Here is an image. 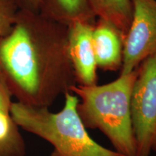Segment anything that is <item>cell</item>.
<instances>
[{
    "instance_id": "obj_1",
    "label": "cell",
    "mask_w": 156,
    "mask_h": 156,
    "mask_svg": "<svg viewBox=\"0 0 156 156\" xmlns=\"http://www.w3.org/2000/svg\"><path fill=\"white\" fill-rule=\"evenodd\" d=\"M0 72L17 102L48 108L77 85L68 27L39 12L18 9L11 31L0 41Z\"/></svg>"
},
{
    "instance_id": "obj_2",
    "label": "cell",
    "mask_w": 156,
    "mask_h": 156,
    "mask_svg": "<svg viewBox=\"0 0 156 156\" xmlns=\"http://www.w3.org/2000/svg\"><path fill=\"white\" fill-rule=\"evenodd\" d=\"M137 68L105 85L77 84L70 89L79 98L77 112L86 129L100 130L114 151L125 156H136V153L131 97Z\"/></svg>"
},
{
    "instance_id": "obj_3",
    "label": "cell",
    "mask_w": 156,
    "mask_h": 156,
    "mask_svg": "<svg viewBox=\"0 0 156 156\" xmlns=\"http://www.w3.org/2000/svg\"><path fill=\"white\" fill-rule=\"evenodd\" d=\"M60 112L12 102L11 117L19 127L46 140L53 147L51 156H125L95 141L77 112L79 98L71 92Z\"/></svg>"
},
{
    "instance_id": "obj_4",
    "label": "cell",
    "mask_w": 156,
    "mask_h": 156,
    "mask_svg": "<svg viewBox=\"0 0 156 156\" xmlns=\"http://www.w3.org/2000/svg\"><path fill=\"white\" fill-rule=\"evenodd\" d=\"M137 70L131 97L136 156H150L156 133V54L144 60Z\"/></svg>"
},
{
    "instance_id": "obj_5",
    "label": "cell",
    "mask_w": 156,
    "mask_h": 156,
    "mask_svg": "<svg viewBox=\"0 0 156 156\" xmlns=\"http://www.w3.org/2000/svg\"><path fill=\"white\" fill-rule=\"evenodd\" d=\"M132 17L123 41L121 75L130 73L156 54V1L131 0Z\"/></svg>"
},
{
    "instance_id": "obj_6",
    "label": "cell",
    "mask_w": 156,
    "mask_h": 156,
    "mask_svg": "<svg viewBox=\"0 0 156 156\" xmlns=\"http://www.w3.org/2000/svg\"><path fill=\"white\" fill-rule=\"evenodd\" d=\"M93 25L76 22L68 27V48L77 84L96 85L97 62L93 44Z\"/></svg>"
},
{
    "instance_id": "obj_7",
    "label": "cell",
    "mask_w": 156,
    "mask_h": 156,
    "mask_svg": "<svg viewBox=\"0 0 156 156\" xmlns=\"http://www.w3.org/2000/svg\"><path fill=\"white\" fill-rule=\"evenodd\" d=\"M123 36L114 25L99 19L93 25V44L98 67L106 71L122 68Z\"/></svg>"
},
{
    "instance_id": "obj_8",
    "label": "cell",
    "mask_w": 156,
    "mask_h": 156,
    "mask_svg": "<svg viewBox=\"0 0 156 156\" xmlns=\"http://www.w3.org/2000/svg\"><path fill=\"white\" fill-rule=\"evenodd\" d=\"M39 12L69 27L76 22L94 25L95 17L87 0H38Z\"/></svg>"
},
{
    "instance_id": "obj_9",
    "label": "cell",
    "mask_w": 156,
    "mask_h": 156,
    "mask_svg": "<svg viewBox=\"0 0 156 156\" xmlns=\"http://www.w3.org/2000/svg\"><path fill=\"white\" fill-rule=\"evenodd\" d=\"M87 1L95 16L114 25L122 35L123 39H124L132 17L131 0Z\"/></svg>"
},
{
    "instance_id": "obj_10",
    "label": "cell",
    "mask_w": 156,
    "mask_h": 156,
    "mask_svg": "<svg viewBox=\"0 0 156 156\" xmlns=\"http://www.w3.org/2000/svg\"><path fill=\"white\" fill-rule=\"evenodd\" d=\"M25 144L10 113L0 112V156H25Z\"/></svg>"
},
{
    "instance_id": "obj_11",
    "label": "cell",
    "mask_w": 156,
    "mask_h": 156,
    "mask_svg": "<svg viewBox=\"0 0 156 156\" xmlns=\"http://www.w3.org/2000/svg\"><path fill=\"white\" fill-rule=\"evenodd\" d=\"M17 10L18 8L11 0H0V41L11 31Z\"/></svg>"
},
{
    "instance_id": "obj_12",
    "label": "cell",
    "mask_w": 156,
    "mask_h": 156,
    "mask_svg": "<svg viewBox=\"0 0 156 156\" xmlns=\"http://www.w3.org/2000/svg\"><path fill=\"white\" fill-rule=\"evenodd\" d=\"M12 95L5 79L0 72V112H9L11 108Z\"/></svg>"
},
{
    "instance_id": "obj_13",
    "label": "cell",
    "mask_w": 156,
    "mask_h": 156,
    "mask_svg": "<svg viewBox=\"0 0 156 156\" xmlns=\"http://www.w3.org/2000/svg\"><path fill=\"white\" fill-rule=\"evenodd\" d=\"M18 9L31 12H39L38 0H11Z\"/></svg>"
},
{
    "instance_id": "obj_14",
    "label": "cell",
    "mask_w": 156,
    "mask_h": 156,
    "mask_svg": "<svg viewBox=\"0 0 156 156\" xmlns=\"http://www.w3.org/2000/svg\"><path fill=\"white\" fill-rule=\"evenodd\" d=\"M151 151L154 152V153L156 154V133L155 134V136H154V138H153V143H152Z\"/></svg>"
},
{
    "instance_id": "obj_15",
    "label": "cell",
    "mask_w": 156,
    "mask_h": 156,
    "mask_svg": "<svg viewBox=\"0 0 156 156\" xmlns=\"http://www.w3.org/2000/svg\"><path fill=\"white\" fill-rule=\"evenodd\" d=\"M155 1H156V0H155Z\"/></svg>"
}]
</instances>
